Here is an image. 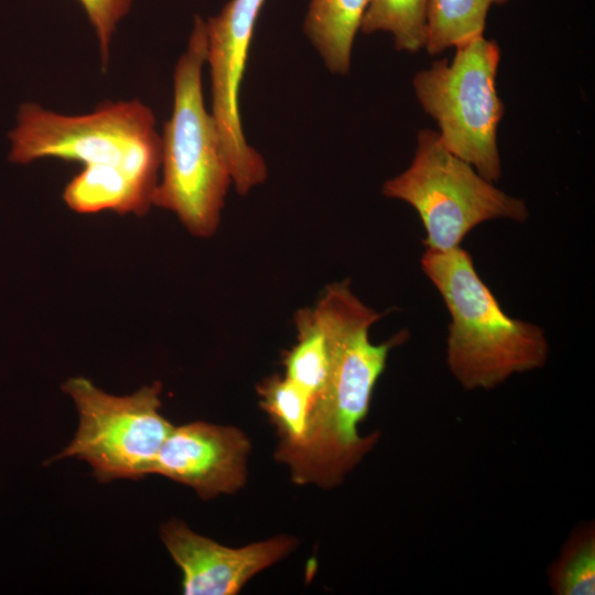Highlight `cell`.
I'll list each match as a JSON object with an SVG mask.
<instances>
[{
	"label": "cell",
	"mask_w": 595,
	"mask_h": 595,
	"mask_svg": "<svg viewBox=\"0 0 595 595\" xmlns=\"http://www.w3.org/2000/svg\"><path fill=\"white\" fill-rule=\"evenodd\" d=\"M314 310L328 337V377L312 405L303 440L277 452V458L289 465L296 484L328 488L338 485L377 443L379 434L361 436L358 424L368 414L390 351L409 333L401 331L374 344L369 328L381 314L355 295L349 281L326 286Z\"/></svg>",
	"instance_id": "1"
},
{
	"label": "cell",
	"mask_w": 595,
	"mask_h": 595,
	"mask_svg": "<svg viewBox=\"0 0 595 595\" xmlns=\"http://www.w3.org/2000/svg\"><path fill=\"white\" fill-rule=\"evenodd\" d=\"M421 267L450 313L446 364L463 389L491 390L545 366L550 346L544 331L504 312L468 251L461 246L425 249Z\"/></svg>",
	"instance_id": "2"
},
{
	"label": "cell",
	"mask_w": 595,
	"mask_h": 595,
	"mask_svg": "<svg viewBox=\"0 0 595 595\" xmlns=\"http://www.w3.org/2000/svg\"><path fill=\"white\" fill-rule=\"evenodd\" d=\"M206 57L205 20L195 15L187 47L174 69L173 110L161 137L162 177L152 197V206L175 214L199 238L216 232L232 184L220 136L204 102Z\"/></svg>",
	"instance_id": "3"
},
{
	"label": "cell",
	"mask_w": 595,
	"mask_h": 595,
	"mask_svg": "<svg viewBox=\"0 0 595 595\" xmlns=\"http://www.w3.org/2000/svg\"><path fill=\"white\" fill-rule=\"evenodd\" d=\"M9 138V158L13 163L55 158L80 163L83 167L113 169L153 193L159 182L161 137L152 109L138 99L107 101L80 116H66L25 102Z\"/></svg>",
	"instance_id": "4"
},
{
	"label": "cell",
	"mask_w": 595,
	"mask_h": 595,
	"mask_svg": "<svg viewBox=\"0 0 595 595\" xmlns=\"http://www.w3.org/2000/svg\"><path fill=\"white\" fill-rule=\"evenodd\" d=\"M500 55L498 43L483 34L455 46L452 62L436 60L412 80L444 145L493 183L501 176L497 129L505 106L496 87Z\"/></svg>",
	"instance_id": "5"
},
{
	"label": "cell",
	"mask_w": 595,
	"mask_h": 595,
	"mask_svg": "<svg viewBox=\"0 0 595 595\" xmlns=\"http://www.w3.org/2000/svg\"><path fill=\"white\" fill-rule=\"evenodd\" d=\"M382 194L416 210L425 229V249L433 251L458 247L470 230L485 221L506 218L522 223L529 217L523 199L483 177L431 129L418 132L411 164L385 182Z\"/></svg>",
	"instance_id": "6"
},
{
	"label": "cell",
	"mask_w": 595,
	"mask_h": 595,
	"mask_svg": "<svg viewBox=\"0 0 595 595\" xmlns=\"http://www.w3.org/2000/svg\"><path fill=\"white\" fill-rule=\"evenodd\" d=\"M62 388L75 403L79 424L56 458L86 461L100 482L152 474L156 455L174 426L160 413V382L128 396L107 393L84 377L69 378Z\"/></svg>",
	"instance_id": "7"
},
{
	"label": "cell",
	"mask_w": 595,
	"mask_h": 595,
	"mask_svg": "<svg viewBox=\"0 0 595 595\" xmlns=\"http://www.w3.org/2000/svg\"><path fill=\"white\" fill-rule=\"evenodd\" d=\"M266 0H230L205 21L212 79V116L220 136L232 184L246 195L267 178L262 155L242 131L239 91L255 26Z\"/></svg>",
	"instance_id": "8"
},
{
	"label": "cell",
	"mask_w": 595,
	"mask_h": 595,
	"mask_svg": "<svg viewBox=\"0 0 595 595\" xmlns=\"http://www.w3.org/2000/svg\"><path fill=\"white\" fill-rule=\"evenodd\" d=\"M250 443L234 426L193 422L173 426L152 474L190 486L204 499L234 494L247 477Z\"/></svg>",
	"instance_id": "9"
},
{
	"label": "cell",
	"mask_w": 595,
	"mask_h": 595,
	"mask_svg": "<svg viewBox=\"0 0 595 595\" xmlns=\"http://www.w3.org/2000/svg\"><path fill=\"white\" fill-rule=\"evenodd\" d=\"M162 540L183 572L186 595H232L258 572L289 554L295 540L281 536L242 548L224 547L193 532L183 521L171 520Z\"/></svg>",
	"instance_id": "10"
},
{
	"label": "cell",
	"mask_w": 595,
	"mask_h": 595,
	"mask_svg": "<svg viewBox=\"0 0 595 595\" xmlns=\"http://www.w3.org/2000/svg\"><path fill=\"white\" fill-rule=\"evenodd\" d=\"M369 1H310L303 30L331 73H349L355 36Z\"/></svg>",
	"instance_id": "11"
},
{
	"label": "cell",
	"mask_w": 595,
	"mask_h": 595,
	"mask_svg": "<svg viewBox=\"0 0 595 595\" xmlns=\"http://www.w3.org/2000/svg\"><path fill=\"white\" fill-rule=\"evenodd\" d=\"M294 324L296 343L284 354V376L310 398L313 405L328 377V337L314 307L299 310Z\"/></svg>",
	"instance_id": "12"
},
{
	"label": "cell",
	"mask_w": 595,
	"mask_h": 595,
	"mask_svg": "<svg viewBox=\"0 0 595 595\" xmlns=\"http://www.w3.org/2000/svg\"><path fill=\"white\" fill-rule=\"evenodd\" d=\"M510 0H429L425 50L437 55L484 34L493 6Z\"/></svg>",
	"instance_id": "13"
},
{
	"label": "cell",
	"mask_w": 595,
	"mask_h": 595,
	"mask_svg": "<svg viewBox=\"0 0 595 595\" xmlns=\"http://www.w3.org/2000/svg\"><path fill=\"white\" fill-rule=\"evenodd\" d=\"M548 585L554 595H594L595 526H576L547 571Z\"/></svg>",
	"instance_id": "14"
},
{
	"label": "cell",
	"mask_w": 595,
	"mask_h": 595,
	"mask_svg": "<svg viewBox=\"0 0 595 595\" xmlns=\"http://www.w3.org/2000/svg\"><path fill=\"white\" fill-rule=\"evenodd\" d=\"M428 4L429 0H370L359 31L390 33L396 50L415 53L426 44Z\"/></svg>",
	"instance_id": "15"
},
{
	"label": "cell",
	"mask_w": 595,
	"mask_h": 595,
	"mask_svg": "<svg viewBox=\"0 0 595 595\" xmlns=\"http://www.w3.org/2000/svg\"><path fill=\"white\" fill-rule=\"evenodd\" d=\"M260 405L277 425L280 445L284 451L304 437L311 413L310 398L285 376L273 375L258 386Z\"/></svg>",
	"instance_id": "16"
},
{
	"label": "cell",
	"mask_w": 595,
	"mask_h": 595,
	"mask_svg": "<svg viewBox=\"0 0 595 595\" xmlns=\"http://www.w3.org/2000/svg\"><path fill=\"white\" fill-rule=\"evenodd\" d=\"M95 30L100 61L107 68L110 45L118 23L129 12L133 0H78Z\"/></svg>",
	"instance_id": "17"
}]
</instances>
